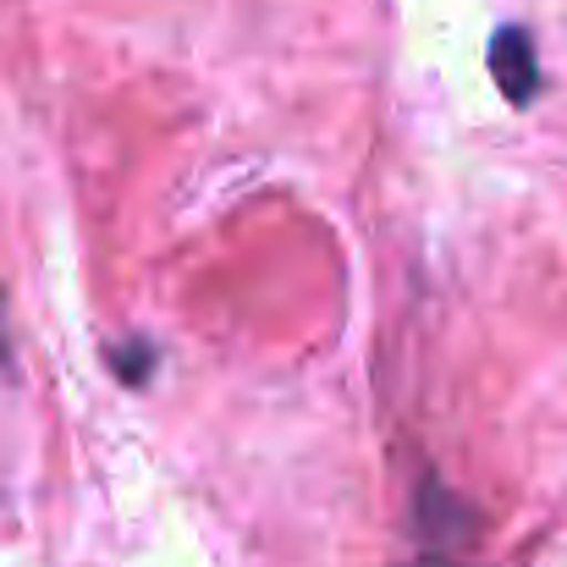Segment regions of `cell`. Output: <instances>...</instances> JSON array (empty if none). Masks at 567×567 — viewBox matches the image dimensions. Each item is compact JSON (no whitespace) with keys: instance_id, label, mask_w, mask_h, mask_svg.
<instances>
[{"instance_id":"2","label":"cell","mask_w":567,"mask_h":567,"mask_svg":"<svg viewBox=\"0 0 567 567\" xmlns=\"http://www.w3.org/2000/svg\"><path fill=\"white\" fill-rule=\"evenodd\" d=\"M0 370H11V326H6V298H0Z\"/></svg>"},{"instance_id":"1","label":"cell","mask_w":567,"mask_h":567,"mask_svg":"<svg viewBox=\"0 0 567 567\" xmlns=\"http://www.w3.org/2000/svg\"><path fill=\"white\" fill-rule=\"evenodd\" d=\"M491 72H496V89L507 94V105H529L535 89H540V55H535V39L524 28H502L496 44H491Z\"/></svg>"}]
</instances>
